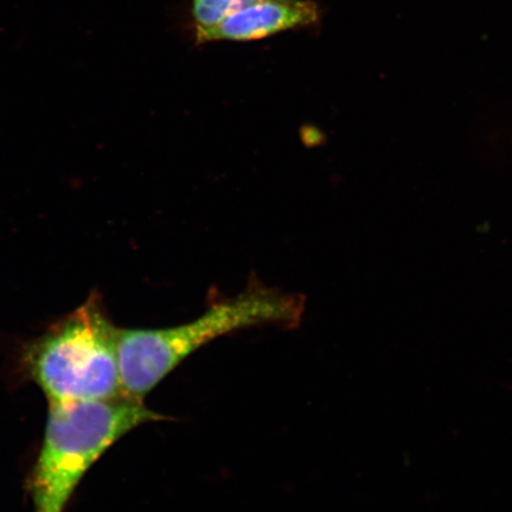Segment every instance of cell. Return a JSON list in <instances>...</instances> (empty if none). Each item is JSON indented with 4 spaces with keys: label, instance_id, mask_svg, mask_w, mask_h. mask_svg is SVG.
Listing matches in <instances>:
<instances>
[{
    "label": "cell",
    "instance_id": "cell-1",
    "mask_svg": "<svg viewBox=\"0 0 512 512\" xmlns=\"http://www.w3.org/2000/svg\"><path fill=\"white\" fill-rule=\"evenodd\" d=\"M305 299L254 281L238 296L220 300L189 323L163 329H117L121 387L144 400L196 351L217 338L247 329H293L302 323Z\"/></svg>",
    "mask_w": 512,
    "mask_h": 512
},
{
    "label": "cell",
    "instance_id": "cell-2",
    "mask_svg": "<svg viewBox=\"0 0 512 512\" xmlns=\"http://www.w3.org/2000/svg\"><path fill=\"white\" fill-rule=\"evenodd\" d=\"M164 420L169 416L127 395L49 403L46 432L29 484L36 511L63 512L81 479L118 440L140 426Z\"/></svg>",
    "mask_w": 512,
    "mask_h": 512
},
{
    "label": "cell",
    "instance_id": "cell-3",
    "mask_svg": "<svg viewBox=\"0 0 512 512\" xmlns=\"http://www.w3.org/2000/svg\"><path fill=\"white\" fill-rule=\"evenodd\" d=\"M117 329L99 298L92 296L28 345L23 354L25 371L49 403L125 395L119 373Z\"/></svg>",
    "mask_w": 512,
    "mask_h": 512
},
{
    "label": "cell",
    "instance_id": "cell-4",
    "mask_svg": "<svg viewBox=\"0 0 512 512\" xmlns=\"http://www.w3.org/2000/svg\"><path fill=\"white\" fill-rule=\"evenodd\" d=\"M320 9L312 0H259L224 19L202 38L213 42H254L283 32L316 27Z\"/></svg>",
    "mask_w": 512,
    "mask_h": 512
},
{
    "label": "cell",
    "instance_id": "cell-5",
    "mask_svg": "<svg viewBox=\"0 0 512 512\" xmlns=\"http://www.w3.org/2000/svg\"><path fill=\"white\" fill-rule=\"evenodd\" d=\"M259 0H191L192 29L195 46L224 19Z\"/></svg>",
    "mask_w": 512,
    "mask_h": 512
},
{
    "label": "cell",
    "instance_id": "cell-6",
    "mask_svg": "<svg viewBox=\"0 0 512 512\" xmlns=\"http://www.w3.org/2000/svg\"><path fill=\"white\" fill-rule=\"evenodd\" d=\"M36 512H40V511H36Z\"/></svg>",
    "mask_w": 512,
    "mask_h": 512
}]
</instances>
